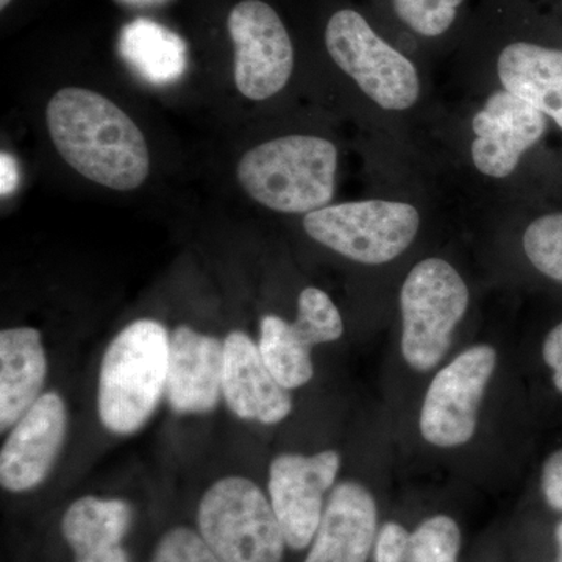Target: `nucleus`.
<instances>
[{
	"label": "nucleus",
	"mask_w": 562,
	"mask_h": 562,
	"mask_svg": "<svg viewBox=\"0 0 562 562\" xmlns=\"http://www.w3.org/2000/svg\"><path fill=\"white\" fill-rule=\"evenodd\" d=\"M195 530L222 562H283L288 543L271 501L244 476L211 484L199 502Z\"/></svg>",
	"instance_id": "nucleus-4"
},
{
	"label": "nucleus",
	"mask_w": 562,
	"mask_h": 562,
	"mask_svg": "<svg viewBox=\"0 0 562 562\" xmlns=\"http://www.w3.org/2000/svg\"><path fill=\"white\" fill-rule=\"evenodd\" d=\"M46 122L55 149L85 179L110 190L132 191L149 176L143 132L99 92L63 88L47 105Z\"/></svg>",
	"instance_id": "nucleus-1"
},
{
	"label": "nucleus",
	"mask_w": 562,
	"mask_h": 562,
	"mask_svg": "<svg viewBox=\"0 0 562 562\" xmlns=\"http://www.w3.org/2000/svg\"><path fill=\"white\" fill-rule=\"evenodd\" d=\"M150 562H222L195 528H169L158 539Z\"/></svg>",
	"instance_id": "nucleus-25"
},
{
	"label": "nucleus",
	"mask_w": 562,
	"mask_h": 562,
	"mask_svg": "<svg viewBox=\"0 0 562 562\" xmlns=\"http://www.w3.org/2000/svg\"><path fill=\"white\" fill-rule=\"evenodd\" d=\"M475 168L492 179L512 176L525 151L547 132L546 114L513 92L495 91L472 121Z\"/></svg>",
	"instance_id": "nucleus-12"
},
{
	"label": "nucleus",
	"mask_w": 562,
	"mask_h": 562,
	"mask_svg": "<svg viewBox=\"0 0 562 562\" xmlns=\"http://www.w3.org/2000/svg\"><path fill=\"white\" fill-rule=\"evenodd\" d=\"M235 46V83L251 101H266L286 87L294 46L277 11L261 0H243L228 14Z\"/></svg>",
	"instance_id": "nucleus-9"
},
{
	"label": "nucleus",
	"mask_w": 562,
	"mask_h": 562,
	"mask_svg": "<svg viewBox=\"0 0 562 562\" xmlns=\"http://www.w3.org/2000/svg\"><path fill=\"white\" fill-rule=\"evenodd\" d=\"M379 509L368 487L336 484L303 562H368L376 539Z\"/></svg>",
	"instance_id": "nucleus-15"
},
{
	"label": "nucleus",
	"mask_w": 562,
	"mask_h": 562,
	"mask_svg": "<svg viewBox=\"0 0 562 562\" xmlns=\"http://www.w3.org/2000/svg\"><path fill=\"white\" fill-rule=\"evenodd\" d=\"M412 532L398 522H386L376 532L375 562H405Z\"/></svg>",
	"instance_id": "nucleus-26"
},
{
	"label": "nucleus",
	"mask_w": 562,
	"mask_h": 562,
	"mask_svg": "<svg viewBox=\"0 0 562 562\" xmlns=\"http://www.w3.org/2000/svg\"><path fill=\"white\" fill-rule=\"evenodd\" d=\"M133 508L124 498L85 495L63 514L61 536L72 562H132L124 547L132 530Z\"/></svg>",
	"instance_id": "nucleus-16"
},
{
	"label": "nucleus",
	"mask_w": 562,
	"mask_h": 562,
	"mask_svg": "<svg viewBox=\"0 0 562 562\" xmlns=\"http://www.w3.org/2000/svg\"><path fill=\"white\" fill-rule=\"evenodd\" d=\"M258 349L273 379L288 391L299 390L312 382V347L299 338L290 322L276 314L262 317Z\"/></svg>",
	"instance_id": "nucleus-20"
},
{
	"label": "nucleus",
	"mask_w": 562,
	"mask_h": 562,
	"mask_svg": "<svg viewBox=\"0 0 562 562\" xmlns=\"http://www.w3.org/2000/svg\"><path fill=\"white\" fill-rule=\"evenodd\" d=\"M341 468L336 450L316 454L281 453L269 468V501L288 547L308 549L319 528L325 494L335 486Z\"/></svg>",
	"instance_id": "nucleus-10"
},
{
	"label": "nucleus",
	"mask_w": 562,
	"mask_h": 562,
	"mask_svg": "<svg viewBox=\"0 0 562 562\" xmlns=\"http://www.w3.org/2000/svg\"><path fill=\"white\" fill-rule=\"evenodd\" d=\"M224 342L180 325L169 338L166 397L177 414L213 412L222 395Z\"/></svg>",
	"instance_id": "nucleus-14"
},
{
	"label": "nucleus",
	"mask_w": 562,
	"mask_h": 562,
	"mask_svg": "<svg viewBox=\"0 0 562 562\" xmlns=\"http://www.w3.org/2000/svg\"><path fill=\"white\" fill-rule=\"evenodd\" d=\"M128 3H154L158 2V0H125Z\"/></svg>",
	"instance_id": "nucleus-31"
},
{
	"label": "nucleus",
	"mask_w": 562,
	"mask_h": 562,
	"mask_svg": "<svg viewBox=\"0 0 562 562\" xmlns=\"http://www.w3.org/2000/svg\"><path fill=\"white\" fill-rule=\"evenodd\" d=\"M169 335L151 319L132 322L103 353L98 412L114 435H133L149 422L168 386Z\"/></svg>",
	"instance_id": "nucleus-2"
},
{
	"label": "nucleus",
	"mask_w": 562,
	"mask_h": 562,
	"mask_svg": "<svg viewBox=\"0 0 562 562\" xmlns=\"http://www.w3.org/2000/svg\"><path fill=\"white\" fill-rule=\"evenodd\" d=\"M420 216L416 206L391 201L347 202L305 214L303 228L336 254L361 265L379 266L408 250Z\"/></svg>",
	"instance_id": "nucleus-6"
},
{
	"label": "nucleus",
	"mask_w": 562,
	"mask_h": 562,
	"mask_svg": "<svg viewBox=\"0 0 562 562\" xmlns=\"http://www.w3.org/2000/svg\"><path fill=\"white\" fill-rule=\"evenodd\" d=\"M47 375V358L41 333L32 327L0 333V430L13 425L41 397Z\"/></svg>",
	"instance_id": "nucleus-17"
},
{
	"label": "nucleus",
	"mask_w": 562,
	"mask_h": 562,
	"mask_svg": "<svg viewBox=\"0 0 562 562\" xmlns=\"http://www.w3.org/2000/svg\"><path fill=\"white\" fill-rule=\"evenodd\" d=\"M542 357L546 364L552 369L554 387L562 394V322L543 339Z\"/></svg>",
	"instance_id": "nucleus-28"
},
{
	"label": "nucleus",
	"mask_w": 562,
	"mask_h": 562,
	"mask_svg": "<svg viewBox=\"0 0 562 562\" xmlns=\"http://www.w3.org/2000/svg\"><path fill=\"white\" fill-rule=\"evenodd\" d=\"M541 487L547 505L562 512V449L550 454L543 462Z\"/></svg>",
	"instance_id": "nucleus-27"
},
{
	"label": "nucleus",
	"mask_w": 562,
	"mask_h": 562,
	"mask_svg": "<svg viewBox=\"0 0 562 562\" xmlns=\"http://www.w3.org/2000/svg\"><path fill=\"white\" fill-rule=\"evenodd\" d=\"M18 183H20L18 162L10 154L2 151L0 155V194L2 198H7L16 190Z\"/></svg>",
	"instance_id": "nucleus-29"
},
{
	"label": "nucleus",
	"mask_w": 562,
	"mask_h": 562,
	"mask_svg": "<svg viewBox=\"0 0 562 562\" xmlns=\"http://www.w3.org/2000/svg\"><path fill=\"white\" fill-rule=\"evenodd\" d=\"M68 431V409L57 392H44L11 428L0 452V484L11 494L36 490L49 476Z\"/></svg>",
	"instance_id": "nucleus-11"
},
{
	"label": "nucleus",
	"mask_w": 562,
	"mask_h": 562,
	"mask_svg": "<svg viewBox=\"0 0 562 562\" xmlns=\"http://www.w3.org/2000/svg\"><path fill=\"white\" fill-rule=\"evenodd\" d=\"M554 538H557L558 543L557 562H562V520L557 525V530H554Z\"/></svg>",
	"instance_id": "nucleus-30"
},
{
	"label": "nucleus",
	"mask_w": 562,
	"mask_h": 562,
	"mask_svg": "<svg viewBox=\"0 0 562 562\" xmlns=\"http://www.w3.org/2000/svg\"><path fill=\"white\" fill-rule=\"evenodd\" d=\"M465 0H391L397 20L424 38H439L453 27Z\"/></svg>",
	"instance_id": "nucleus-23"
},
{
	"label": "nucleus",
	"mask_w": 562,
	"mask_h": 562,
	"mask_svg": "<svg viewBox=\"0 0 562 562\" xmlns=\"http://www.w3.org/2000/svg\"><path fill=\"white\" fill-rule=\"evenodd\" d=\"M524 250L543 276L562 283V213L543 214L524 233Z\"/></svg>",
	"instance_id": "nucleus-24"
},
{
	"label": "nucleus",
	"mask_w": 562,
	"mask_h": 562,
	"mask_svg": "<svg viewBox=\"0 0 562 562\" xmlns=\"http://www.w3.org/2000/svg\"><path fill=\"white\" fill-rule=\"evenodd\" d=\"M469 306L460 272L441 258L417 262L401 291L402 355L409 368L428 372L442 361Z\"/></svg>",
	"instance_id": "nucleus-5"
},
{
	"label": "nucleus",
	"mask_w": 562,
	"mask_h": 562,
	"mask_svg": "<svg viewBox=\"0 0 562 562\" xmlns=\"http://www.w3.org/2000/svg\"><path fill=\"white\" fill-rule=\"evenodd\" d=\"M331 60L384 110L412 109L420 94L416 66L373 31L357 10L336 11L325 29Z\"/></svg>",
	"instance_id": "nucleus-7"
},
{
	"label": "nucleus",
	"mask_w": 562,
	"mask_h": 562,
	"mask_svg": "<svg viewBox=\"0 0 562 562\" xmlns=\"http://www.w3.org/2000/svg\"><path fill=\"white\" fill-rule=\"evenodd\" d=\"M222 397L236 416L262 425L280 424L292 412L290 391L273 379L257 344L244 331L225 338Z\"/></svg>",
	"instance_id": "nucleus-13"
},
{
	"label": "nucleus",
	"mask_w": 562,
	"mask_h": 562,
	"mask_svg": "<svg viewBox=\"0 0 562 562\" xmlns=\"http://www.w3.org/2000/svg\"><path fill=\"white\" fill-rule=\"evenodd\" d=\"M11 0H0V9H7V5H10Z\"/></svg>",
	"instance_id": "nucleus-32"
},
{
	"label": "nucleus",
	"mask_w": 562,
	"mask_h": 562,
	"mask_svg": "<svg viewBox=\"0 0 562 562\" xmlns=\"http://www.w3.org/2000/svg\"><path fill=\"white\" fill-rule=\"evenodd\" d=\"M497 74L506 91L552 117L562 131V50L514 41L498 55Z\"/></svg>",
	"instance_id": "nucleus-18"
},
{
	"label": "nucleus",
	"mask_w": 562,
	"mask_h": 562,
	"mask_svg": "<svg viewBox=\"0 0 562 562\" xmlns=\"http://www.w3.org/2000/svg\"><path fill=\"white\" fill-rule=\"evenodd\" d=\"M295 333L306 346L338 341L344 333L341 313L330 295L319 288H305L299 295L297 319L292 322Z\"/></svg>",
	"instance_id": "nucleus-21"
},
{
	"label": "nucleus",
	"mask_w": 562,
	"mask_h": 562,
	"mask_svg": "<svg viewBox=\"0 0 562 562\" xmlns=\"http://www.w3.org/2000/svg\"><path fill=\"white\" fill-rule=\"evenodd\" d=\"M338 149L319 136L290 135L247 151L238 165L243 190L266 209L308 214L335 194Z\"/></svg>",
	"instance_id": "nucleus-3"
},
{
	"label": "nucleus",
	"mask_w": 562,
	"mask_h": 562,
	"mask_svg": "<svg viewBox=\"0 0 562 562\" xmlns=\"http://www.w3.org/2000/svg\"><path fill=\"white\" fill-rule=\"evenodd\" d=\"M120 54L140 79L158 87L179 80L187 69L184 41L150 20H136L122 29Z\"/></svg>",
	"instance_id": "nucleus-19"
},
{
	"label": "nucleus",
	"mask_w": 562,
	"mask_h": 562,
	"mask_svg": "<svg viewBox=\"0 0 562 562\" xmlns=\"http://www.w3.org/2000/svg\"><path fill=\"white\" fill-rule=\"evenodd\" d=\"M495 368L497 350L479 344L436 373L420 409L419 427L425 441L442 449L471 441Z\"/></svg>",
	"instance_id": "nucleus-8"
},
{
	"label": "nucleus",
	"mask_w": 562,
	"mask_h": 562,
	"mask_svg": "<svg viewBox=\"0 0 562 562\" xmlns=\"http://www.w3.org/2000/svg\"><path fill=\"white\" fill-rule=\"evenodd\" d=\"M461 531L446 514L428 517L409 536L405 562H458Z\"/></svg>",
	"instance_id": "nucleus-22"
}]
</instances>
